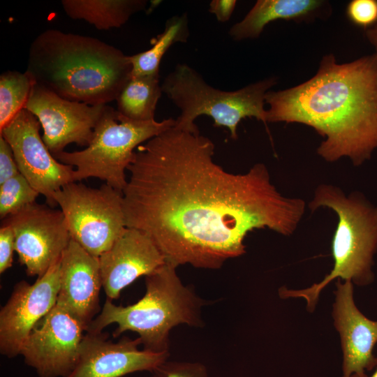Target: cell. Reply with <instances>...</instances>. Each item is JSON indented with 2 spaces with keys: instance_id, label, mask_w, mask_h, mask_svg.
I'll return each mask as SVG.
<instances>
[{
  "instance_id": "8fae6325",
  "label": "cell",
  "mask_w": 377,
  "mask_h": 377,
  "mask_svg": "<svg viewBox=\"0 0 377 377\" xmlns=\"http://www.w3.org/2000/svg\"><path fill=\"white\" fill-rule=\"evenodd\" d=\"M107 106L71 101L35 82L24 109L40 122L43 140L54 156L72 143L88 146Z\"/></svg>"
},
{
  "instance_id": "3957f363",
  "label": "cell",
  "mask_w": 377,
  "mask_h": 377,
  "mask_svg": "<svg viewBox=\"0 0 377 377\" xmlns=\"http://www.w3.org/2000/svg\"><path fill=\"white\" fill-rule=\"evenodd\" d=\"M128 56L96 38L47 29L31 42L26 71L59 96L89 105L117 100L131 76Z\"/></svg>"
},
{
  "instance_id": "5b68a950",
  "label": "cell",
  "mask_w": 377,
  "mask_h": 377,
  "mask_svg": "<svg viewBox=\"0 0 377 377\" xmlns=\"http://www.w3.org/2000/svg\"><path fill=\"white\" fill-rule=\"evenodd\" d=\"M175 266L165 263L145 276L146 292L135 303L117 306L107 299L101 313L90 323L86 332L100 333L108 325H117L113 337L127 331L136 332L145 350L169 352L171 330L186 324L200 327L205 301L184 286Z\"/></svg>"
},
{
  "instance_id": "30bf717a",
  "label": "cell",
  "mask_w": 377,
  "mask_h": 377,
  "mask_svg": "<svg viewBox=\"0 0 377 377\" xmlns=\"http://www.w3.org/2000/svg\"><path fill=\"white\" fill-rule=\"evenodd\" d=\"M40 127L37 118L24 108L0 130V136L10 146L20 172L52 207L56 205L54 194L75 182V170L54 158L40 135Z\"/></svg>"
},
{
  "instance_id": "8992f818",
  "label": "cell",
  "mask_w": 377,
  "mask_h": 377,
  "mask_svg": "<svg viewBox=\"0 0 377 377\" xmlns=\"http://www.w3.org/2000/svg\"><path fill=\"white\" fill-rule=\"evenodd\" d=\"M277 83L270 77L236 91H223L207 83L194 68L177 64L163 80V93L180 110L174 127L192 133H200L195 120L206 115L217 127H225L237 139V126L246 117H254L267 127L265 95Z\"/></svg>"
},
{
  "instance_id": "2e32d148",
  "label": "cell",
  "mask_w": 377,
  "mask_h": 377,
  "mask_svg": "<svg viewBox=\"0 0 377 377\" xmlns=\"http://www.w3.org/2000/svg\"><path fill=\"white\" fill-rule=\"evenodd\" d=\"M102 287L108 299L119 297L124 288L165 264L153 240L144 232L126 228L99 257Z\"/></svg>"
},
{
  "instance_id": "9c48e42d",
  "label": "cell",
  "mask_w": 377,
  "mask_h": 377,
  "mask_svg": "<svg viewBox=\"0 0 377 377\" xmlns=\"http://www.w3.org/2000/svg\"><path fill=\"white\" fill-rule=\"evenodd\" d=\"M15 236V249L27 274L43 275L58 263L71 237L61 209L36 202L7 217Z\"/></svg>"
},
{
  "instance_id": "4316f807",
  "label": "cell",
  "mask_w": 377,
  "mask_h": 377,
  "mask_svg": "<svg viewBox=\"0 0 377 377\" xmlns=\"http://www.w3.org/2000/svg\"><path fill=\"white\" fill-rule=\"evenodd\" d=\"M19 173L20 172L10 146L0 136V184Z\"/></svg>"
},
{
  "instance_id": "5bb4252c",
  "label": "cell",
  "mask_w": 377,
  "mask_h": 377,
  "mask_svg": "<svg viewBox=\"0 0 377 377\" xmlns=\"http://www.w3.org/2000/svg\"><path fill=\"white\" fill-rule=\"evenodd\" d=\"M140 338L122 337L117 342L107 333L85 332L75 366L66 377H121L136 371L151 372L168 359L169 352L139 349Z\"/></svg>"
},
{
  "instance_id": "4fadbf2b",
  "label": "cell",
  "mask_w": 377,
  "mask_h": 377,
  "mask_svg": "<svg viewBox=\"0 0 377 377\" xmlns=\"http://www.w3.org/2000/svg\"><path fill=\"white\" fill-rule=\"evenodd\" d=\"M60 287V260L34 283H17L0 311V353L13 358L36 323L54 307Z\"/></svg>"
},
{
  "instance_id": "cb8c5ba5",
  "label": "cell",
  "mask_w": 377,
  "mask_h": 377,
  "mask_svg": "<svg viewBox=\"0 0 377 377\" xmlns=\"http://www.w3.org/2000/svg\"><path fill=\"white\" fill-rule=\"evenodd\" d=\"M149 377H209L206 367L200 362L168 361L159 364Z\"/></svg>"
},
{
  "instance_id": "277c9868",
  "label": "cell",
  "mask_w": 377,
  "mask_h": 377,
  "mask_svg": "<svg viewBox=\"0 0 377 377\" xmlns=\"http://www.w3.org/2000/svg\"><path fill=\"white\" fill-rule=\"evenodd\" d=\"M311 212L327 207L336 212L338 223L332 242L333 268L325 278L304 289L282 287L283 299L303 298L306 309L313 312L321 291L333 280L349 281L363 286L374 280L372 270L377 251V206L359 192L348 195L331 184H320L309 204Z\"/></svg>"
},
{
  "instance_id": "9a60e30c",
  "label": "cell",
  "mask_w": 377,
  "mask_h": 377,
  "mask_svg": "<svg viewBox=\"0 0 377 377\" xmlns=\"http://www.w3.org/2000/svg\"><path fill=\"white\" fill-rule=\"evenodd\" d=\"M332 315L343 353L341 377L376 368L373 350L377 343V320L369 319L357 307L352 282L337 279Z\"/></svg>"
},
{
  "instance_id": "d6986e66",
  "label": "cell",
  "mask_w": 377,
  "mask_h": 377,
  "mask_svg": "<svg viewBox=\"0 0 377 377\" xmlns=\"http://www.w3.org/2000/svg\"><path fill=\"white\" fill-rule=\"evenodd\" d=\"M63 10L73 20H84L98 30L119 28L136 13L146 9V0H62Z\"/></svg>"
},
{
  "instance_id": "603a6c76",
  "label": "cell",
  "mask_w": 377,
  "mask_h": 377,
  "mask_svg": "<svg viewBox=\"0 0 377 377\" xmlns=\"http://www.w3.org/2000/svg\"><path fill=\"white\" fill-rule=\"evenodd\" d=\"M38 192L21 174L0 184V216L7 218L36 202Z\"/></svg>"
},
{
  "instance_id": "6da1fadb",
  "label": "cell",
  "mask_w": 377,
  "mask_h": 377,
  "mask_svg": "<svg viewBox=\"0 0 377 377\" xmlns=\"http://www.w3.org/2000/svg\"><path fill=\"white\" fill-rule=\"evenodd\" d=\"M214 148L173 126L139 145L127 169L126 226L149 235L175 267L219 269L245 253L249 232L289 236L306 209L304 200L279 192L265 165L228 172L214 161Z\"/></svg>"
},
{
  "instance_id": "83f0119b",
  "label": "cell",
  "mask_w": 377,
  "mask_h": 377,
  "mask_svg": "<svg viewBox=\"0 0 377 377\" xmlns=\"http://www.w3.org/2000/svg\"><path fill=\"white\" fill-rule=\"evenodd\" d=\"M236 4L235 0H212L209 3V11L219 22H226L231 17Z\"/></svg>"
},
{
  "instance_id": "f1b7e54d",
  "label": "cell",
  "mask_w": 377,
  "mask_h": 377,
  "mask_svg": "<svg viewBox=\"0 0 377 377\" xmlns=\"http://www.w3.org/2000/svg\"><path fill=\"white\" fill-rule=\"evenodd\" d=\"M365 36L377 53V24L365 30Z\"/></svg>"
},
{
  "instance_id": "f546056e",
  "label": "cell",
  "mask_w": 377,
  "mask_h": 377,
  "mask_svg": "<svg viewBox=\"0 0 377 377\" xmlns=\"http://www.w3.org/2000/svg\"><path fill=\"white\" fill-rule=\"evenodd\" d=\"M350 377H377V367H376V370L371 376H367L366 373H363L353 374L350 376Z\"/></svg>"
},
{
  "instance_id": "7a4b0ae2",
  "label": "cell",
  "mask_w": 377,
  "mask_h": 377,
  "mask_svg": "<svg viewBox=\"0 0 377 377\" xmlns=\"http://www.w3.org/2000/svg\"><path fill=\"white\" fill-rule=\"evenodd\" d=\"M265 103L267 123L309 126L325 138L317 148L325 161L360 166L377 149V53L344 64L327 54L311 79L268 91Z\"/></svg>"
},
{
  "instance_id": "d4e9b609",
  "label": "cell",
  "mask_w": 377,
  "mask_h": 377,
  "mask_svg": "<svg viewBox=\"0 0 377 377\" xmlns=\"http://www.w3.org/2000/svg\"><path fill=\"white\" fill-rule=\"evenodd\" d=\"M346 16L355 25L364 29L377 24V0H353L346 7Z\"/></svg>"
},
{
  "instance_id": "e0dca14e",
  "label": "cell",
  "mask_w": 377,
  "mask_h": 377,
  "mask_svg": "<svg viewBox=\"0 0 377 377\" xmlns=\"http://www.w3.org/2000/svg\"><path fill=\"white\" fill-rule=\"evenodd\" d=\"M99 259L71 239L60 259L57 304L87 327L99 311Z\"/></svg>"
},
{
  "instance_id": "44dd1931",
  "label": "cell",
  "mask_w": 377,
  "mask_h": 377,
  "mask_svg": "<svg viewBox=\"0 0 377 377\" xmlns=\"http://www.w3.org/2000/svg\"><path fill=\"white\" fill-rule=\"evenodd\" d=\"M187 14L174 15L169 18L163 31L154 39L147 50L128 56L133 76H157L161 59L172 45L186 43L189 37Z\"/></svg>"
},
{
  "instance_id": "ac0fdd59",
  "label": "cell",
  "mask_w": 377,
  "mask_h": 377,
  "mask_svg": "<svg viewBox=\"0 0 377 377\" xmlns=\"http://www.w3.org/2000/svg\"><path fill=\"white\" fill-rule=\"evenodd\" d=\"M325 4L320 0H258L241 21L230 27L229 35L235 40L257 38L269 23L310 20L320 14Z\"/></svg>"
},
{
  "instance_id": "ba28073f",
  "label": "cell",
  "mask_w": 377,
  "mask_h": 377,
  "mask_svg": "<svg viewBox=\"0 0 377 377\" xmlns=\"http://www.w3.org/2000/svg\"><path fill=\"white\" fill-rule=\"evenodd\" d=\"M63 212L71 239L99 257L126 228L123 193L105 183L91 188L69 183L53 195Z\"/></svg>"
},
{
  "instance_id": "7402d4cb",
  "label": "cell",
  "mask_w": 377,
  "mask_h": 377,
  "mask_svg": "<svg viewBox=\"0 0 377 377\" xmlns=\"http://www.w3.org/2000/svg\"><path fill=\"white\" fill-rule=\"evenodd\" d=\"M35 81L27 72L6 71L0 75V130L22 109Z\"/></svg>"
},
{
  "instance_id": "ffe728a7",
  "label": "cell",
  "mask_w": 377,
  "mask_h": 377,
  "mask_svg": "<svg viewBox=\"0 0 377 377\" xmlns=\"http://www.w3.org/2000/svg\"><path fill=\"white\" fill-rule=\"evenodd\" d=\"M162 93L159 77L131 75L116 100L117 110L121 116L132 120H154Z\"/></svg>"
},
{
  "instance_id": "7c38bea8",
  "label": "cell",
  "mask_w": 377,
  "mask_h": 377,
  "mask_svg": "<svg viewBox=\"0 0 377 377\" xmlns=\"http://www.w3.org/2000/svg\"><path fill=\"white\" fill-rule=\"evenodd\" d=\"M87 327L56 304L24 341L20 355L39 377H66L75 366Z\"/></svg>"
},
{
  "instance_id": "52a82bcc",
  "label": "cell",
  "mask_w": 377,
  "mask_h": 377,
  "mask_svg": "<svg viewBox=\"0 0 377 377\" xmlns=\"http://www.w3.org/2000/svg\"><path fill=\"white\" fill-rule=\"evenodd\" d=\"M175 125L172 118L161 121L132 120L108 105L85 149L64 151L54 156L61 163L75 167V182L95 177L123 193L128 181L125 172L136 148Z\"/></svg>"
},
{
  "instance_id": "484cf974",
  "label": "cell",
  "mask_w": 377,
  "mask_h": 377,
  "mask_svg": "<svg viewBox=\"0 0 377 377\" xmlns=\"http://www.w3.org/2000/svg\"><path fill=\"white\" fill-rule=\"evenodd\" d=\"M15 249V236L10 224L5 222L0 228V273L12 267Z\"/></svg>"
}]
</instances>
